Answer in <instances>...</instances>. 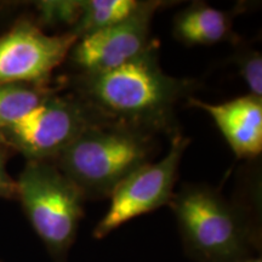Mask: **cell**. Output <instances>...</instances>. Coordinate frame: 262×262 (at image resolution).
Instances as JSON below:
<instances>
[{
	"label": "cell",
	"mask_w": 262,
	"mask_h": 262,
	"mask_svg": "<svg viewBox=\"0 0 262 262\" xmlns=\"http://www.w3.org/2000/svg\"><path fill=\"white\" fill-rule=\"evenodd\" d=\"M163 2H140L129 17L120 24L78 40L67 61L79 74H93L119 67L148 49L150 26Z\"/></svg>",
	"instance_id": "8"
},
{
	"label": "cell",
	"mask_w": 262,
	"mask_h": 262,
	"mask_svg": "<svg viewBox=\"0 0 262 262\" xmlns=\"http://www.w3.org/2000/svg\"><path fill=\"white\" fill-rule=\"evenodd\" d=\"M17 3L0 2V25L4 24L5 19L8 18L10 15L14 14V10L17 8Z\"/></svg>",
	"instance_id": "16"
},
{
	"label": "cell",
	"mask_w": 262,
	"mask_h": 262,
	"mask_svg": "<svg viewBox=\"0 0 262 262\" xmlns=\"http://www.w3.org/2000/svg\"><path fill=\"white\" fill-rule=\"evenodd\" d=\"M14 153L5 143H0V199L17 198V182L8 171V162Z\"/></svg>",
	"instance_id": "15"
},
{
	"label": "cell",
	"mask_w": 262,
	"mask_h": 262,
	"mask_svg": "<svg viewBox=\"0 0 262 262\" xmlns=\"http://www.w3.org/2000/svg\"><path fill=\"white\" fill-rule=\"evenodd\" d=\"M239 262H262V260H261L260 256H258V257L250 256V257L244 258V260H242V261H239Z\"/></svg>",
	"instance_id": "17"
},
{
	"label": "cell",
	"mask_w": 262,
	"mask_h": 262,
	"mask_svg": "<svg viewBox=\"0 0 262 262\" xmlns=\"http://www.w3.org/2000/svg\"><path fill=\"white\" fill-rule=\"evenodd\" d=\"M55 91L50 86L0 83V131L17 123Z\"/></svg>",
	"instance_id": "12"
},
{
	"label": "cell",
	"mask_w": 262,
	"mask_h": 262,
	"mask_svg": "<svg viewBox=\"0 0 262 262\" xmlns=\"http://www.w3.org/2000/svg\"><path fill=\"white\" fill-rule=\"evenodd\" d=\"M239 74L249 88V95L262 98V56L256 50H247L239 52L237 57Z\"/></svg>",
	"instance_id": "14"
},
{
	"label": "cell",
	"mask_w": 262,
	"mask_h": 262,
	"mask_svg": "<svg viewBox=\"0 0 262 262\" xmlns=\"http://www.w3.org/2000/svg\"><path fill=\"white\" fill-rule=\"evenodd\" d=\"M155 135L124 124L100 120L52 160L85 199L107 198L130 173L149 163Z\"/></svg>",
	"instance_id": "2"
},
{
	"label": "cell",
	"mask_w": 262,
	"mask_h": 262,
	"mask_svg": "<svg viewBox=\"0 0 262 262\" xmlns=\"http://www.w3.org/2000/svg\"><path fill=\"white\" fill-rule=\"evenodd\" d=\"M16 182L33 231L54 262H67L84 217V194L50 160H26Z\"/></svg>",
	"instance_id": "4"
},
{
	"label": "cell",
	"mask_w": 262,
	"mask_h": 262,
	"mask_svg": "<svg viewBox=\"0 0 262 262\" xmlns=\"http://www.w3.org/2000/svg\"><path fill=\"white\" fill-rule=\"evenodd\" d=\"M136 0H83V11L72 29L78 40L126 19L137 9Z\"/></svg>",
	"instance_id": "11"
},
{
	"label": "cell",
	"mask_w": 262,
	"mask_h": 262,
	"mask_svg": "<svg viewBox=\"0 0 262 262\" xmlns=\"http://www.w3.org/2000/svg\"><path fill=\"white\" fill-rule=\"evenodd\" d=\"M0 143H4V142H3V139H2V136H0Z\"/></svg>",
	"instance_id": "18"
},
{
	"label": "cell",
	"mask_w": 262,
	"mask_h": 262,
	"mask_svg": "<svg viewBox=\"0 0 262 262\" xmlns=\"http://www.w3.org/2000/svg\"><path fill=\"white\" fill-rule=\"evenodd\" d=\"M232 14L204 3H193L173 21V35L186 45H215L233 39Z\"/></svg>",
	"instance_id": "10"
},
{
	"label": "cell",
	"mask_w": 262,
	"mask_h": 262,
	"mask_svg": "<svg viewBox=\"0 0 262 262\" xmlns=\"http://www.w3.org/2000/svg\"><path fill=\"white\" fill-rule=\"evenodd\" d=\"M100 120L74 94L55 91L17 123L0 131V136L26 160L52 162Z\"/></svg>",
	"instance_id": "5"
},
{
	"label": "cell",
	"mask_w": 262,
	"mask_h": 262,
	"mask_svg": "<svg viewBox=\"0 0 262 262\" xmlns=\"http://www.w3.org/2000/svg\"><path fill=\"white\" fill-rule=\"evenodd\" d=\"M183 247L198 262H239L250 257L257 233L243 209L217 189L186 185L170 202Z\"/></svg>",
	"instance_id": "3"
},
{
	"label": "cell",
	"mask_w": 262,
	"mask_h": 262,
	"mask_svg": "<svg viewBox=\"0 0 262 262\" xmlns=\"http://www.w3.org/2000/svg\"><path fill=\"white\" fill-rule=\"evenodd\" d=\"M74 95L104 122L156 134H176L175 107L194 81L166 74L153 45L119 67L72 80Z\"/></svg>",
	"instance_id": "1"
},
{
	"label": "cell",
	"mask_w": 262,
	"mask_h": 262,
	"mask_svg": "<svg viewBox=\"0 0 262 262\" xmlns=\"http://www.w3.org/2000/svg\"><path fill=\"white\" fill-rule=\"evenodd\" d=\"M191 140L173 134L165 157L147 163L130 173L110 195L111 205L94 229V237L103 239L118 227L141 215L169 205L173 196L179 168Z\"/></svg>",
	"instance_id": "6"
},
{
	"label": "cell",
	"mask_w": 262,
	"mask_h": 262,
	"mask_svg": "<svg viewBox=\"0 0 262 262\" xmlns=\"http://www.w3.org/2000/svg\"><path fill=\"white\" fill-rule=\"evenodd\" d=\"M34 21L40 27L68 26L72 29L83 11V0H40L32 3Z\"/></svg>",
	"instance_id": "13"
},
{
	"label": "cell",
	"mask_w": 262,
	"mask_h": 262,
	"mask_svg": "<svg viewBox=\"0 0 262 262\" xmlns=\"http://www.w3.org/2000/svg\"><path fill=\"white\" fill-rule=\"evenodd\" d=\"M77 41L71 32L49 35L31 16H17L0 33V83L49 86Z\"/></svg>",
	"instance_id": "7"
},
{
	"label": "cell",
	"mask_w": 262,
	"mask_h": 262,
	"mask_svg": "<svg viewBox=\"0 0 262 262\" xmlns=\"http://www.w3.org/2000/svg\"><path fill=\"white\" fill-rule=\"evenodd\" d=\"M189 106L212 118L237 158H256L262 152V98L245 95L222 103L188 97Z\"/></svg>",
	"instance_id": "9"
}]
</instances>
